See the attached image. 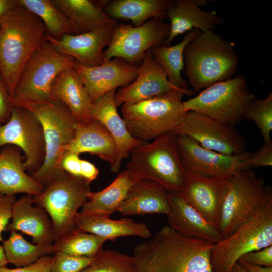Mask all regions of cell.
<instances>
[{
  "instance_id": "cell-45",
  "label": "cell",
  "mask_w": 272,
  "mask_h": 272,
  "mask_svg": "<svg viewBox=\"0 0 272 272\" xmlns=\"http://www.w3.org/2000/svg\"><path fill=\"white\" fill-rule=\"evenodd\" d=\"M99 171L92 163L81 159V178L90 184L98 177Z\"/></svg>"
},
{
  "instance_id": "cell-22",
  "label": "cell",
  "mask_w": 272,
  "mask_h": 272,
  "mask_svg": "<svg viewBox=\"0 0 272 272\" xmlns=\"http://www.w3.org/2000/svg\"><path fill=\"white\" fill-rule=\"evenodd\" d=\"M170 212L169 226L178 234L190 239H199L214 244L222 239L218 229L197 210L186 202L179 192H168Z\"/></svg>"
},
{
  "instance_id": "cell-49",
  "label": "cell",
  "mask_w": 272,
  "mask_h": 272,
  "mask_svg": "<svg viewBox=\"0 0 272 272\" xmlns=\"http://www.w3.org/2000/svg\"><path fill=\"white\" fill-rule=\"evenodd\" d=\"M8 263L3 247L0 245V267L6 266Z\"/></svg>"
},
{
  "instance_id": "cell-47",
  "label": "cell",
  "mask_w": 272,
  "mask_h": 272,
  "mask_svg": "<svg viewBox=\"0 0 272 272\" xmlns=\"http://www.w3.org/2000/svg\"><path fill=\"white\" fill-rule=\"evenodd\" d=\"M249 272H272L271 267L253 265L245 262H240Z\"/></svg>"
},
{
  "instance_id": "cell-36",
  "label": "cell",
  "mask_w": 272,
  "mask_h": 272,
  "mask_svg": "<svg viewBox=\"0 0 272 272\" xmlns=\"http://www.w3.org/2000/svg\"><path fill=\"white\" fill-rule=\"evenodd\" d=\"M134 268L133 256L102 249L95 256L93 262L81 272H134Z\"/></svg>"
},
{
  "instance_id": "cell-10",
  "label": "cell",
  "mask_w": 272,
  "mask_h": 272,
  "mask_svg": "<svg viewBox=\"0 0 272 272\" xmlns=\"http://www.w3.org/2000/svg\"><path fill=\"white\" fill-rule=\"evenodd\" d=\"M272 245V198L248 222L214 244L212 272H230L243 255Z\"/></svg>"
},
{
  "instance_id": "cell-38",
  "label": "cell",
  "mask_w": 272,
  "mask_h": 272,
  "mask_svg": "<svg viewBox=\"0 0 272 272\" xmlns=\"http://www.w3.org/2000/svg\"><path fill=\"white\" fill-rule=\"evenodd\" d=\"M53 257L51 272H81L95 258V256H78L62 253H55Z\"/></svg>"
},
{
  "instance_id": "cell-16",
  "label": "cell",
  "mask_w": 272,
  "mask_h": 272,
  "mask_svg": "<svg viewBox=\"0 0 272 272\" xmlns=\"http://www.w3.org/2000/svg\"><path fill=\"white\" fill-rule=\"evenodd\" d=\"M228 179L186 170L181 197L218 229Z\"/></svg>"
},
{
  "instance_id": "cell-41",
  "label": "cell",
  "mask_w": 272,
  "mask_h": 272,
  "mask_svg": "<svg viewBox=\"0 0 272 272\" xmlns=\"http://www.w3.org/2000/svg\"><path fill=\"white\" fill-rule=\"evenodd\" d=\"M13 107L12 97L0 71V126L9 120Z\"/></svg>"
},
{
  "instance_id": "cell-44",
  "label": "cell",
  "mask_w": 272,
  "mask_h": 272,
  "mask_svg": "<svg viewBox=\"0 0 272 272\" xmlns=\"http://www.w3.org/2000/svg\"><path fill=\"white\" fill-rule=\"evenodd\" d=\"M79 155L74 152L66 153L61 161L60 166L61 169L66 173L81 178V159Z\"/></svg>"
},
{
  "instance_id": "cell-17",
  "label": "cell",
  "mask_w": 272,
  "mask_h": 272,
  "mask_svg": "<svg viewBox=\"0 0 272 272\" xmlns=\"http://www.w3.org/2000/svg\"><path fill=\"white\" fill-rule=\"evenodd\" d=\"M80 76L94 103L99 97L118 87H125L135 79L138 66L119 58L105 60L98 66H87L75 61Z\"/></svg>"
},
{
  "instance_id": "cell-32",
  "label": "cell",
  "mask_w": 272,
  "mask_h": 272,
  "mask_svg": "<svg viewBox=\"0 0 272 272\" xmlns=\"http://www.w3.org/2000/svg\"><path fill=\"white\" fill-rule=\"evenodd\" d=\"M201 31L194 29L185 35L178 43L172 45H159L151 49L152 56L165 70L170 83L174 87L188 89V83L182 78L181 71L184 66V51L187 45Z\"/></svg>"
},
{
  "instance_id": "cell-15",
  "label": "cell",
  "mask_w": 272,
  "mask_h": 272,
  "mask_svg": "<svg viewBox=\"0 0 272 272\" xmlns=\"http://www.w3.org/2000/svg\"><path fill=\"white\" fill-rule=\"evenodd\" d=\"M172 133L186 135L206 149L225 155L245 151V140L233 126L194 111H188L183 123Z\"/></svg>"
},
{
  "instance_id": "cell-8",
  "label": "cell",
  "mask_w": 272,
  "mask_h": 272,
  "mask_svg": "<svg viewBox=\"0 0 272 272\" xmlns=\"http://www.w3.org/2000/svg\"><path fill=\"white\" fill-rule=\"evenodd\" d=\"M30 110L43 127L45 156L41 167L31 176L44 187L64 171L61 161L66 148L74 139L78 122L61 101L53 100Z\"/></svg>"
},
{
  "instance_id": "cell-33",
  "label": "cell",
  "mask_w": 272,
  "mask_h": 272,
  "mask_svg": "<svg viewBox=\"0 0 272 272\" xmlns=\"http://www.w3.org/2000/svg\"><path fill=\"white\" fill-rule=\"evenodd\" d=\"M20 4L39 17L43 23L46 35L60 40L64 35L78 34L66 15L51 0H19Z\"/></svg>"
},
{
  "instance_id": "cell-5",
  "label": "cell",
  "mask_w": 272,
  "mask_h": 272,
  "mask_svg": "<svg viewBox=\"0 0 272 272\" xmlns=\"http://www.w3.org/2000/svg\"><path fill=\"white\" fill-rule=\"evenodd\" d=\"M75 62L72 57L58 52L47 41L22 70L12 97L13 106L28 109L52 101L53 81L62 71L74 67Z\"/></svg>"
},
{
  "instance_id": "cell-2",
  "label": "cell",
  "mask_w": 272,
  "mask_h": 272,
  "mask_svg": "<svg viewBox=\"0 0 272 272\" xmlns=\"http://www.w3.org/2000/svg\"><path fill=\"white\" fill-rule=\"evenodd\" d=\"M46 42L42 21L21 4L0 20V71L11 97L24 65Z\"/></svg>"
},
{
  "instance_id": "cell-19",
  "label": "cell",
  "mask_w": 272,
  "mask_h": 272,
  "mask_svg": "<svg viewBox=\"0 0 272 272\" xmlns=\"http://www.w3.org/2000/svg\"><path fill=\"white\" fill-rule=\"evenodd\" d=\"M116 24L108 25L78 34L64 35L60 40L46 35L48 42L59 52L72 57L87 66H95L104 61V48L110 42Z\"/></svg>"
},
{
  "instance_id": "cell-25",
  "label": "cell",
  "mask_w": 272,
  "mask_h": 272,
  "mask_svg": "<svg viewBox=\"0 0 272 272\" xmlns=\"http://www.w3.org/2000/svg\"><path fill=\"white\" fill-rule=\"evenodd\" d=\"M53 100L63 103L78 124L89 121L93 103L74 67L62 71L55 78L51 88Z\"/></svg>"
},
{
  "instance_id": "cell-46",
  "label": "cell",
  "mask_w": 272,
  "mask_h": 272,
  "mask_svg": "<svg viewBox=\"0 0 272 272\" xmlns=\"http://www.w3.org/2000/svg\"><path fill=\"white\" fill-rule=\"evenodd\" d=\"M20 4L19 0H0V20Z\"/></svg>"
},
{
  "instance_id": "cell-24",
  "label": "cell",
  "mask_w": 272,
  "mask_h": 272,
  "mask_svg": "<svg viewBox=\"0 0 272 272\" xmlns=\"http://www.w3.org/2000/svg\"><path fill=\"white\" fill-rule=\"evenodd\" d=\"M201 1L197 0H177L173 1L167 12L170 19V34L165 40L166 45H169L177 36L197 29L202 32L213 31L217 26L224 22L215 12L201 9Z\"/></svg>"
},
{
  "instance_id": "cell-26",
  "label": "cell",
  "mask_w": 272,
  "mask_h": 272,
  "mask_svg": "<svg viewBox=\"0 0 272 272\" xmlns=\"http://www.w3.org/2000/svg\"><path fill=\"white\" fill-rule=\"evenodd\" d=\"M66 153H89L109 162L111 167L117 158L114 139L105 126L97 120L78 124L75 137L65 149Z\"/></svg>"
},
{
  "instance_id": "cell-6",
  "label": "cell",
  "mask_w": 272,
  "mask_h": 272,
  "mask_svg": "<svg viewBox=\"0 0 272 272\" xmlns=\"http://www.w3.org/2000/svg\"><path fill=\"white\" fill-rule=\"evenodd\" d=\"M126 169L143 179L153 181L167 192H180L185 180L186 170L178 152L174 134L158 137L134 148Z\"/></svg>"
},
{
  "instance_id": "cell-14",
  "label": "cell",
  "mask_w": 272,
  "mask_h": 272,
  "mask_svg": "<svg viewBox=\"0 0 272 272\" xmlns=\"http://www.w3.org/2000/svg\"><path fill=\"white\" fill-rule=\"evenodd\" d=\"M181 163L186 171L209 176L228 179L237 173L250 169L249 152L228 155L206 149L193 139L174 134Z\"/></svg>"
},
{
  "instance_id": "cell-4",
  "label": "cell",
  "mask_w": 272,
  "mask_h": 272,
  "mask_svg": "<svg viewBox=\"0 0 272 272\" xmlns=\"http://www.w3.org/2000/svg\"><path fill=\"white\" fill-rule=\"evenodd\" d=\"M195 94L188 89H175L146 100L124 104L122 117L132 136L146 142L174 132L183 123L188 113L183 105V96Z\"/></svg>"
},
{
  "instance_id": "cell-23",
  "label": "cell",
  "mask_w": 272,
  "mask_h": 272,
  "mask_svg": "<svg viewBox=\"0 0 272 272\" xmlns=\"http://www.w3.org/2000/svg\"><path fill=\"white\" fill-rule=\"evenodd\" d=\"M21 152L13 145L0 149V194L35 196L42 191L43 187L26 171Z\"/></svg>"
},
{
  "instance_id": "cell-28",
  "label": "cell",
  "mask_w": 272,
  "mask_h": 272,
  "mask_svg": "<svg viewBox=\"0 0 272 272\" xmlns=\"http://www.w3.org/2000/svg\"><path fill=\"white\" fill-rule=\"evenodd\" d=\"M117 211L124 216L154 213L168 215V193L158 183L141 179L130 189Z\"/></svg>"
},
{
  "instance_id": "cell-35",
  "label": "cell",
  "mask_w": 272,
  "mask_h": 272,
  "mask_svg": "<svg viewBox=\"0 0 272 272\" xmlns=\"http://www.w3.org/2000/svg\"><path fill=\"white\" fill-rule=\"evenodd\" d=\"M106 238L75 228L52 245L53 254L62 253L78 256L94 257L102 249Z\"/></svg>"
},
{
  "instance_id": "cell-12",
  "label": "cell",
  "mask_w": 272,
  "mask_h": 272,
  "mask_svg": "<svg viewBox=\"0 0 272 272\" xmlns=\"http://www.w3.org/2000/svg\"><path fill=\"white\" fill-rule=\"evenodd\" d=\"M169 34L170 24L160 18L151 19L139 26L115 25L110 42L104 51V61L119 58L137 65L148 50L161 45Z\"/></svg>"
},
{
  "instance_id": "cell-48",
  "label": "cell",
  "mask_w": 272,
  "mask_h": 272,
  "mask_svg": "<svg viewBox=\"0 0 272 272\" xmlns=\"http://www.w3.org/2000/svg\"><path fill=\"white\" fill-rule=\"evenodd\" d=\"M230 272H249L239 262H237Z\"/></svg>"
},
{
  "instance_id": "cell-42",
  "label": "cell",
  "mask_w": 272,
  "mask_h": 272,
  "mask_svg": "<svg viewBox=\"0 0 272 272\" xmlns=\"http://www.w3.org/2000/svg\"><path fill=\"white\" fill-rule=\"evenodd\" d=\"M53 260V256L47 255L26 266L12 269L1 267L0 272H51Z\"/></svg>"
},
{
  "instance_id": "cell-21",
  "label": "cell",
  "mask_w": 272,
  "mask_h": 272,
  "mask_svg": "<svg viewBox=\"0 0 272 272\" xmlns=\"http://www.w3.org/2000/svg\"><path fill=\"white\" fill-rule=\"evenodd\" d=\"M11 218L4 231H21L31 236L35 244L54 242L52 221L44 209L34 203L32 196L26 194L16 200Z\"/></svg>"
},
{
  "instance_id": "cell-43",
  "label": "cell",
  "mask_w": 272,
  "mask_h": 272,
  "mask_svg": "<svg viewBox=\"0 0 272 272\" xmlns=\"http://www.w3.org/2000/svg\"><path fill=\"white\" fill-rule=\"evenodd\" d=\"M15 195L0 194V241H3L2 232L9 223L12 218V208L16 201Z\"/></svg>"
},
{
  "instance_id": "cell-27",
  "label": "cell",
  "mask_w": 272,
  "mask_h": 272,
  "mask_svg": "<svg viewBox=\"0 0 272 272\" xmlns=\"http://www.w3.org/2000/svg\"><path fill=\"white\" fill-rule=\"evenodd\" d=\"M75 228L107 239L115 241L120 237L136 236L149 238L151 232L147 226L132 219L113 220L94 214L78 212L74 220Z\"/></svg>"
},
{
  "instance_id": "cell-11",
  "label": "cell",
  "mask_w": 272,
  "mask_h": 272,
  "mask_svg": "<svg viewBox=\"0 0 272 272\" xmlns=\"http://www.w3.org/2000/svg\"><path fill=\"white\" fill-rule=\"evenodd\" d=\"M89 184L63 171L47 183L33 202L45 210L53 224L54 242L75 229L74 220L87 202Z\"/></svg>"
},
{
  "instance_id": "cell-40",
  "label": "cell",
  "mask_w": 272,
  "mask_h": 272,
  "mask_svg": "<svg viewBox=\"0 0 272 272\" xmlns=\"http://www.w3.org/2000/svg\"><path fill=\"white\" fill-rule=\"evenodd\" d=\"M238 262L265 267L272 266V245L247 253L241 256Z\"/></svg>"
},
{
  "instance_id": "cell-18",
  "label": "cell",
  "mask_w": 272,
  "mask_h": 272,
  "mask_svg": "<svg viewBox=\"0 0 272 272\" xmlns=\"http://www.w3.org/2000/svg\"><path fill=\"white\" fill-rule=\"evenodd\" d=\"M174 87L169 82L163 68L154 59L151 49L145 54L134 80L116 92L117 107L132 104L168 93Z\"/></svg>"
},
{
  "instance_id": "cell-31",
  "label": "cell",
  "mask_w": 272,
  "mask_h": 272,
  "mask_svg": "<svg viewBox=\"0 0 272 272\" xmlns=\"http://www.w3.org/2000/svg\"><path fill=\"white\" fill-rule=\"evenodd\" d=\"M172 2L170 0H114L108 1L104 10L113 19L130 20L135 26H139L152 18H167V12Z\"/></svg>"
},
{
  "instance_id": "cell-30",
  "label": "cell",
  "mask_w": 272,
  "mask_h": 272,
  "mask_svg": "<svg viewBox=\"0 0 272 272\" xmlns=\"http://www.w3.org/2000/svg\"><path fill=\"white\" fill-rule=\"evenodd\" d=\"M68 18L78 34L116 24L105 12L108 1L51 0Z\"/></svg>"
},
{
  "instance_id": "cell-34",
  "label": "cell",
  "mask_w": 272,
  "mask_h": 272,
  "mask_svg": "<svg viewBox=\"0 0 272 272\" xmlns=\"http://www.w3.org/2000/svg\"><path fill=\"white\" fill-rule=\"evenodd\" d=\"M52 245L32 244L21 233L11 231L8 239L3 241L2 246L8 263L20 267L29 265L42 257L53 254Z\"/></svg>"
},
{
  "instance_id": "cell-29",
  "label": "cell",
  "mask_w": 272,
  "mask_h": 272,
  "mask_svg": "<svg viewBox=\"0 0 272 272\" xmlns=\"http://www.w3.org/2000/svg\"><path fill=\"white\" fill-rule=\"evenodd\" d=\"M143 179L138 173L126 169L119 173L106 188L98 192H90L81 212L109 217L117 210L132 186Z\"/></svg>"
},
{
  "instance_id": "cell-9",
  "label": "cell",
  "mask_w": 272,
  "mask_h": 272,
  "mask_svg": "<svg viewBox=\"0 0 272 272\" xmlns=\"http://www.w3.org/2000/svg\"><path fill=\"white\" fill-rule=\"evenodd\" d=\"M255 99L246 77L238 75L209 86L183 101V105L187 112L194 111L234 126L244 119L247 109Z\"/></svg>"
},
{
  "instance_id": "cell-39",
  "label": "cell",
  "mask_w": 272,
  "mask_h": 272,
  "mask_svg": "<svg viewBox=\"0 0 272 272\" xmlns=\"http://www.w3.org/2000/svg\"><path fill=\"white\" fill-rule=\"evenodd\" d=\"M249 168L272 166V142L264 144L254 153L249 152L247 159Z\"/></svg>"
},
{
  "instance_id": "cell-3",
  "label": "cell",
  "mask_w": 272,
  "mask_h": 272,
  "mask_svg": "<svg viewBox=\"0 0 272 272\" xmlns=\"http://www.w3.org/2000/svg\"><path fill=\"white\" fill-rule=\"evenodd\" d=\"M184 62L188 84L194 92L231 78L239 66L233 43L209 30L186 45Z\"/></svg>"
},
{
  "instance_id": "cell-20",
  "label": "cell",
  "mask_w": 272,
  "mask_h": 272,
  "mask_svg": "<svg viewBox=\"0 0 272 272\" xmlns=\"http://www.w3.org/2000/svg\"><path fill=\"white\" fill-rule=\"evenodd\" d=\"M116 90H111L99 97L94 103L91 118L103 124L112 136L117 147V158L110 167L117 173L122 160L130 156L132 151L146 143L134 138L128 131L125 123L118 113L115 101Z\"/></svg>"
},
{
  "instance_id": "cell-7",
  "label": "cell",
  "mask_w": 272,
  "mask_h": 272,
  "mask_svg": "<svg viewBox=\"0 0 272 272\" xmlns=\"http://www.w3.org/2000/svg\"><path fill=\"white\" fill-rule=\"evenodd\" d=\"M271 198L270 188L250 169L228 178L218 227L222 239L250 220Z\"/></svg>"
},
{
  "instance_id": "cell-13",
  "label": "cell",
  "mask_w": 272,
  "mask_h": 272,
  "mask_svg": "<svg viewBox=\"0 0 272 272\" xmlns=\"http://www.w3.org/2000/svg\"><path fill=\"white\" fill-rule=\"evenodd\" d=\"M13 145L24 153V166L30 176L42 166L45 145L42 125L29 109L14 106L9 120L0 126V149Z\"/></svg>"
},
{
  "instance_id": "cell-37",
  "label": "cell",
  "mask_w": 272,
  "mask_h": 272,
  "mask_svg": "<svg viewBox=\"0 0 272 272\" xmlns=\"http://www.w3.org/2000/svg\"><path fill=\"white\" fill-rule=\"evenodd\" d=\"M244 118L251 120L259 128L264 143L272 142V94L264 99L253 100L247 109Z\"/></svg>"
},
{
  "instance_id": "cell-1",
  "label": "cell",
  "mask_w": 272,
  "mask_h": 272,
  "mask_svg": "<svg viewBox=\"0 0 272 272\" xmlns=\"http://www.w3.org/2000/svg\"><path fill=\"white\" fill-rule=\"evenodd\" d=\"M214 245L183 237L165 225L135 247L134 272H212L210 254Z\"/></svg>"
}]
</instances>
